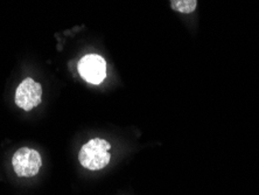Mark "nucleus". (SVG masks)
<instances>
[{"mask_svg": "<svg viewBox=\"0 0 259 195\" xmlns=\"http://www.w3.org/2000/svg\"><path fill=\"white\" fill-rule=\"evenodd\" d=\"M109 141L102 138H94L81 147L78 160L81 165L89 171H100L109 165L111 160Z\"/></svg>", "mask_w": 259, "mask_h": 195, "instance_id": "1", "label": "nucleus"}, {"mask_svg": "<svg viewBox=\"0 0 259 195\" xmlns=\"http://www.w3.org/2000/svg\"><path fill=\"white\" fill-rule=\"evenodd\" d=\"M12 166L18 177L32 178L39 173L42 166V158L36 150L21 147L13 154Z\"/></svg>", "mask_w": 259, "mask_h": 195, "instance_id": "2", "label": "nucleus"}, {"mask_svg": "<svg viewBox=\"0 0 259 195\" xmlns=\"http://www.w3.org/2000/svg\"><path fill=\"white\" fill-rule=\"evenodd\" d=\"M42 101V87L33 79H26L15 91V104L25 111L36 108Z\"/></svg>", "mask_w": 259, "mask_h": 195, "instance_id": "3", "label": "nucleus"}, {"mask_svg": "<svg viewBox=\"0 0 259 195\" xmlns=\"http://www.w3.org/2000/svg\"><path fill=\"white\" fill-rule=\"evenodd\" d=\"M77 68L79 75L91 84H101L106 77V62L97 54H89L82 57Z\"/></svg>", "mask_w": 259, "mask_h": 195, "instance_id": "4", "label": "nucleus"}, {"mask_svg": "<svg viewBox=\"0 0 259 195\" xmlns=\"http://www.w3.org/2000/svg\"><path fill=\"white\" fill-rule=\"evenodd\" d=\"M197 0H170V7L179 13L189 14L196 10Z\"/></svg>", "mask_w": 259, "mask_h": 195, "instance_id": "5", "label": "nucleus"}]
</instances>
